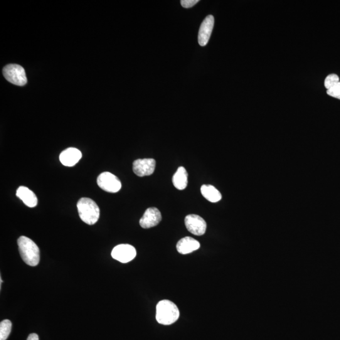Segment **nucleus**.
Masks as SVG:
<instances>
[{
	"instance_id": "nucleus-1",
	"label": "nucleus",
	"mask_w": 340,
	"mask_h": 340,
	"mask_svg": "<svg viewBox=\"0 0 340 340\" xmlns=\"http://www.w3.org/2000/svg\"><path fill=\"white\" fill-rule=\"evenodd\" d=\"M19 252L26 264L36 267L40 261V251L38 245L30 238L21 236L17 241Z\"/></svg>"
},
{
	"instance_id": "nucleus-2",
	"label": "nucleus",
	"mask_w": 340,
	"mask_h": 340,
	"mask_svg": "<svg viewBox=\"0 0 340 340\" xmlns=\"http://www.w3.org/2000/svg\"><path fill=\"white\" fill-rule=\"evenodd\" d=\"M180 316V311L177 305L168 300H162L156 305V318L159 324H174Z\"/></svg>"
},
{
	"instance_id": "nucleus-3",
	"label": "nucleus",
	"mask_w": 340,
	"mask_h": 340,
	"mask_svg": "<svg viewBox=\"0 0 340 340\" xmlns=\"http://www.w3.org/2000/svg\"><path fill=\"white\" fill-rule=\"evenodd\" d=\"M77 208L81 220L88 225H93L100 218V209L95 201L83 197L79 200Z\"/></svg>"
},
{
	"instance_id": "nucleus-4",
	"label": "nucleus",
	"mask_w": 340,
	"mask_h": 340,
	"mask_svg": "<svg viewBox=\"0 0 340 340\" xmlns=\"http://www.w3.org/2000/svg\"><path fill=\"white\" fill-rule=\"evenodd\" d=\"M4 75L7 80L14 85L24 86L27 83L26 71L18 65H9L4 68Z\"/></svg>"
},
{
	"instance_id": "nucleus-5",
	"label": "nucleus",
	"mask_w": 340,
	"mask_h": 340,
	"mask_svg": "<svg viewBox=\"0 0 340 340\" xmlns=\"http://www.w3.org/2000/svg\"><path fill=\"white\" fill-rule=\"evenodd\" d=\"M97 184L100 189L110 193H117L121 189L120 180L110 172H103L98 176Z\"/></svg>"
},
{
	"instance_id": "nucleus-6",
	"label": "nucleus",
	"mask_w": 340,
	"mask_h": 340,
	"mask_svg": "<svg viewBox=\"0 0 340 340\" xmlns=\"http://www.w3.org/2000/svg\"><path fill=\"white\" fill-rule=\"evenodd\" d=\"M113 259L121 263H128L134 259L136 256V250L134 246L128 244H122L115 246L112 251Z\"/></svg>"
},
{
	"instance_id": "nucleus-7",
	"label": "nucleus",
	"mask_w": 340,
	"mask_h": 340,
	"mask_svg": "<svg viewBox=\"0 0 340 340\" xmlns=\"http://www.w3.org/2000/svg\"><path fill=\"white\" fill-rule=\"evenodd\" d=\"M187 230L196 236H203L206 233L207 224L201 216L196 214H190L185 219Z\"/></svg>"
},
{
	"instance_id": "nucleus-8",
	"label": "nucleus",
	"mask_w": 340,
	"mask_h": 340,
	"mask_svg": "<svg viewBox=\"0 0 340 340\" xmlns=\"http://www.w3.org/2000/svg\"><path fill=\"white\" fill-rule=\"evenodd\" d=\"M156 167V161L152 158L138 159L133 162V172L138 177L151 176Z\"/></svg>"
},
{
	"instance_id": "nucleus-9",
	"label": "nucleus",
	"mask_w": 340,
	"mask_h": 340,
	"mask_svg": "<svg viewBox=\"0 0 340 340\" xmlns=\"http://www.w3.org/2000/svg\"><path fill=\"white\" fill-rule=\"evenodd\" d=\"M214 26V17L209 15L204 20L199 29L198 41L199 45L205 46L210 39Z\"/></svg>"
},
{
	"instance_id": "nucleus-10",
	"label": "nucleus",
	"mask_w": 340,
	"mask_h": 340,
	"mask_svg": "<svg viewBox=\"0 0 340 340\" xmlns=\"http://www.w3.org/2000/svg\"><path fill=\"white\" fill-rule=\"evenodd\" d=\"M162 219L160 211L156 208H150L145 212L140 219L139 224L142 228L148 229L156 226Z\"/></svg>"
},
{
	"instance_id": "nucleus-11",
	"label": "nucleus",
	"mask_w": 340,
	"mask_h": 340,
	"mask_svg": "<svg viewBox=\"0 0 340 340\" xmlns=\"http://www.w3.org/2000/svg\"><path fill=\"white\" fill-rule=\"evenodd\" d=\"M82 157L80 150L75 147H70L60 154V159L61 163L66 166L71 167L78 163Z\"/></svg>"
},
{
	"instance_id": "nucleus-12",
	"label": "nucleus",
	"mask_w": 340,
	"mask_h": 340,
	"mask_svg": "<svg viewBox=\"0 0 340 340\" xmlns=\"http://www.w3.org/2000/svg\"><path fill=\"white\" fill-rule=\"evenodd\" d=\"M201 244L198 241L191 237L181 239L177 243V249L179 253L182 255L191 253L200 248Z\"/></svg>"
},
{
	"instance_id": "nucleus-13",
	"label": "nucleus",
	"mask_w": 340,
	"mask_h": 340,
	"mask_svg": "<svg viewBox=\"0 0 340 340\" xmlns=\"http://www.w3.org/2000/svg\"><path fill=\"white\" fill-rule=\"evenodd\" d=\"M16 195L29 208H34L38 205V200L36 194L26 187H20L17 189Z\"/></svg>"
},
{
	"instance_id": "nucleus-14",
	"label": "nucleus",
	"mask_w": 340,
	"mask_h": 340,
	"mask_svg": "<svg viewBox=\"0 0 340 340\" xmlns=\"http://www.w3.org/2000/svg\"><path fill=\"white\" fill-rule=\"evenodd\" d=\"M174 186L176 189L182 191L186 189L188 184V173L183 166L179 167L173 177Z\"/></svg>"
},
{
	"instance_id": "nucleus-15",
	"label": "nucleus",
	"mask_w": 340,
	"mask_h": 340,
	"mask_svg": "<svg viewBox=\"0 0 340 340\" xmlns=\"http://www.w3.org/2000/svg\"><path fill=\"white\" fill-rule=\"evenodd\" d=\"M201 191L204 198L211 203H216L221 200L222 196L220 192L211 185H204L201 187Z\"/></svg>"
},
{
	"instance_id": "nucleus-16",
	"label": "nucleus",
	"mask_w": 340,
	"mask_h": 340,
	"mask_svg": "<svg viewBox=\"0 0 340 340\" xmlns=\"http://www.w3.org/2000/svg\"><path fill=\"white\" fill-rule=\"evenodd\" d=\"M12 322L9 319L4 320L0 323V340L8 338L12 331Z\"/></svg>"
},
{
	"instance_id": "nucleus-17",
	"label": "nucleus",
	"mask_w": 340,
	"mask_h": 340,
	"mask_svg": "<svg viewBox=\"0 0 340 340\" xmlns=\"http://www.w3.org/2000/svg\"><path fill=\"white\" fill-rule=\"evenodd\" d=\"M339 82V76L336 75V74H331V75H329L325 78L324 87L326 88L327 90H329Z\"/></svg>"
},
{
	"instance_id": "nucleus-18",
	"label": "nucleus",
	"mask_w": 340,
	"mask_h": 340,
	"mask_svg": "<svg viewBox=\"0 0 340 340\" xmlns=\"http://www.w3.org/2000/svg\"><path fill=\"white\" fill-rule=\"evenodd\" d=\"M327 94L330 97L340 100V81L334 87L327 90Z\"/></svg>"
},
{
	"instance_id": "nucleus-19",
	"label": "nucleus",
	"mask_w": 340,
	"mask_h": 340,
	"mask_svg": "<svg viewBox=\"0 0 340 340\" xmlns=\"http://www.w3.org/2000/svg\"><path fill=\"white\" fill-rule=\"evenodd\" d=\"M181 5L184 8L189 9L199 3V0H182Z\"/></svg>"
},
{
	"instance_id": "nucleus-20",
	"label": "nucleus",
	"mask_w": 340,
	"mask_h": 340,
	"mask_svg": "<svg viewBox=\"0 0 340 340\" xmlns=\"http://www.w3.org/2000/svg\"><path fill=\"white\" fill-rule=\"evenodd\" d=\"M27 340H39V337L38 334L36 333H32L29 334Z\"/></svg>"
}]
</instances>
